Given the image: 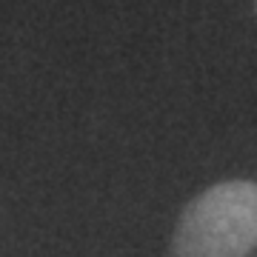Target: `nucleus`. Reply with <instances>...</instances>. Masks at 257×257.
Wrapping results in <instances>:
<instances>
[{"instance_id": "2", "label": "nucleus", "mask_w": 257, "mask_h": 257, "mask_svg": "<svg viewBox=\"0 0 257 257\" xmlns=\"http://www.w3.org/2000/svg\"><path fill=\"white\" fill-rule=\"evenodd\" d=\"M254 12H257V0H254Z\"/></svg>"}, {"instance_id": "1", "label": "nucleus", "mask_w": 257, "mask_h": 257, "mask_svg": "<svg viewBox=\"0 0 257 257\" xmlns=\"http://www.w3.org/2000/svg\"><path fill=\"white\" fill-rule=\"evenodd\" d=\"M257 248V183L223 180L183 209L172 237L175 257H251Z\"/></svg>"}]
</instances>
